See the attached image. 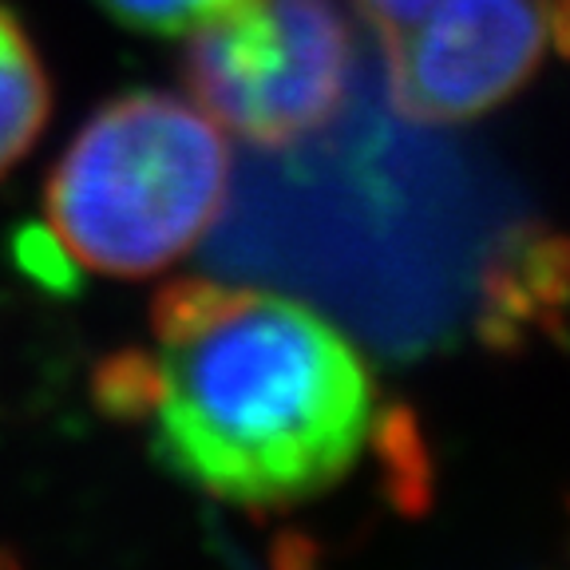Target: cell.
Instances as JSON below:
<instances>
[{
  "label": "cell",
  "instance_id": "6da1fadb",
  "mask_svg": "<svg viewBox=\"0 0 570 570\" xmlns=\"http://www.w3.org/2000/svg\"><path fill=\"white\" fill-rule=\"evenodd\" d=\"M96 396L170 475L249 511L337 488L381 420L373 368L321 313L206 277L159 289L151 345L111 356Z\"/></svg>",
  "mask_w": 570,
  "mask_h": 570
},
{
  "label": "cell",
  "instance_id": "7a4b0ae2",
  "mask_svg": "<svg viewBox=\"0 0 570 570\" xmlns=\"http://www.w3.org/2000/svg\"><path fill=\"white\" fill-rule=\"evenodd\" d=\"M230 195V151L206 111L127 91L68 142L48 178V238L83 269L147 277L206 238Z\"/></svg>",
  "mask_w": 570,
  "mask_h": 570
},
{
  "label": "cell",
  "instance_id": "3957f363",
  "mask_svg": "<svg viewBox=\"0 0 570 570\" xmlns=\"http://www.w3.org/2000/svg\"><path fill=\"white\" fill-rule=\"evenodd\" d=\"M353 28L337 0H238L187 45L190 104L254 147H289L345 107Z\"/></svg>",
  "mask_w": 570,
  "mask_h": 570
},
{
  "label": "cell",
  "instance_id": "277c9868",
  "mask_svg": "<svg viewBox=\"0 0 570 570\" xmlns=\"http://www.w3.org/2000/svg\"><path fill=\"white\" fill-rule=\"evenodd\" d=\"M554 45V0H436L392 45L389 99L409 124L455 127L495 111Z\"/></svg>",
  "mask_w": 570,
  "mask_h": 570
},
{
  "label": "cell",
  "instance_id": "5b68a950",
  "mask_svg": "<svg viewBox=\"0 0 570 570\" xmlns=\"http://www.w3.org/2000/svg\"><path fill=\"white\" fill-rule=\"evenodd\" d=\"M52 111V83L17 12L0 4V178L40 139Z\"/></svg>",
  "mask_w": 570,
  "mask_h": 570
},
{
  "label": "cell",
  "instance_id": "8992f818",
  "mask_svg": "<svg viewBox=\"0 0 570 570\" xmlns=\"http://www.w3.org/2000/svg\"><path fill=\"white\" fill-rule=\"evenodd\" d=\"M96 4L124 28H135V32L178 36L195 32L198 24H206L238 0H96Z\"/></svg>",
  "mask_w": 570,
  "mask_h": 570
},
{
  "label": "cell",
  "instance_id": "52a82bcc",
  "mask_svg": "<svg viewBox=\"0 0 570 570\" xmlns=\"http://www.w3.org/2000/svg\"><path fill=\"white\" fill-rule=\"evenodd\" d=\"M436 0H353L356 17L373 28L376 45H392L396 36H404Z\"/></svg>",
  "mask_w": 570,
  "mask_h": 570
}]
</instances>
